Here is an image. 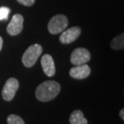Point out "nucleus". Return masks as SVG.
<instances>
[{
	"label": "nucleus",
	"mask_w": 124,
	"mask_h": 124,
	"mask_svg": "<svg viewBox=\"0 0 124 124\" xmlns=\"http://www.w3.org/2000/svg\"><path fill=\"white\" fill-rule=\"evenodd\" d=\"M91 69L87 64L76 65L69 70V75L76 79H84L90 75Z\"/></svg>",
	"instance_id": "obj_8"
},
{
	"label": "nucleus",
	"mask_w": 124,
	"mask_h": 124,
	"mask_svg": "<svg viewBox=\"0 0 124 124\" xmlns=\"http://www.w3.org/2000/svg\"><path fill=\"white\" fill-rule=\"evenodd\" d=\"M18 2L26 7H31L35 3L36 0H17Z\"/></svg>",
	"instance_id": "obj_14"
},
{
	"label": "nucleus",
	"mask_w": 124,
	"mask_h": 124,
	"mask_svg": "<svg viewBox=\"0 0 124 124\" xmlns=\"http://www.w3.org/2000/svg\"><path fill=\"white\" fill-rule=\"evenodd\" d=\"M60 91V85L56 81H45L37 86L36 98L40 102H48L54 99Z\"/></svg>",
	"instance_id": "obj_1"
},
{
	"label": "nucleus",
	"mask_w": 124,
	"mask_h": 124,
	"mask_svg": "<svg viewBox=\"0 0 124 124\" xmlns=\"http://www.w3.org/2000/svg\"><path fill=\"white\" fill-rule=\"evenodd\" d=\"M81 29L79 27H73L65 31L60 36V42L63 44H68L73 43L80 36Z\"/></svg>",
	"instance_id": "obj_7"
},
{
	"label": "nucleus",
	"mask_w": 124,
	"mask_h": 124,
	"mask_svg": "<svg viewBox=\"0 0 124 124\" xmlns=\"http://www.w3.org/2000/svg\"><path fill=\"white\" fill-rule=\"evenodd\" d=\"M19 87V83L15 78H10L5 83L3 88L2 90V97L5 101L10 102L14 99L18 89Z\"/></svg>",
	"instance_id": "obj_4"
},
{
	"label": "nucleus",
	"mask_w": 124,
	"mask_h": 124,
	"mask_svg": "<svg viewBox=\"0 0 124 124\" xmlns=\"http://www.w3.org/2000/svg\"><path fill=\"white\" fill-rule=\"evenodd\" d=\"M124 35L123 33L121 35H118L116 38H114L110 43V46L114 50H123L124 47Z\"/></svg>",
	"instance_id": "obj_11"
},
{
	"label": "nucleus",
	"mask_w": 124,
	"mask_h": 124,
	"mask_svg": "<svg viewBox=\"0 0 124 124\" xmlns=\"http://www.w3.org/2000/svg\"><path fill=\"white\" fill-rule=\"evenodd\" d=\"M2 44H3V40H2V38L0 36V51L2 48Z\"/></svg>",
	"instance_id": "obj_16"
},
{
	"label": "nucleus",
	"mask_w": 124,
	"mask_h": 124,
	"mask_svg": "<svg viewBox=\"0 0 124 124\" xmlns=\"http://www.w3.org/2000/svg\"><path fill=\"white\" fill-rule=\"evenodd\" d=\"M70 124H88V120L84 117L83 112L80 110H73L69 117Z\"/></svg>",
	"instance_id": "obj_10"
},
{
	"label": "nucleus",
	"mask_w": 124,
	"mask_h": 124,
	"mask_svg": "<svg viewBox=\"0 0 124 124\" xmlns=\"http://www.w3.org/2000/svg\"><path fill=\"white\" fill-rule=\"evenodd\" d=\"M68 25V18L64 15H57L52 17L48 24V30L49 33L57 35L65 30Z\"/></svg>",
	"instance_id": "obj_3"
},
{
	"label": "nucleus",
	"mask_w": 124,
	"mask_h": 124,
	"mask_svg": "<svg viewBox=\"0 0 124 124\" xmlns=\"http://www.w3.org/2000/svg\"><path fill=\"white\" fill-rule=\"evenodd\" d=\"M7 124H25L22 118L16 115H10L7 118Z\"/></svg>",
	"instance_id": "obj_12"
},
{
	"label": "nucleus",
	"mask_w": 124,
	"mask_h": 124,
	"mask_svg": "<svg viewBox=\"0 0 124 124\" xmlns=\"http://www.w3.org/2000/svg\"><path fill=\"white\" fill-rule=\"evenodd\" d=\"M43 51V47L39 44H33L28 47L23 54L22 62L26 67H31L35 65Z\"/></svg>",
	"instance_id": "obj_2"
},
{
	"label": "nucleus",
	"mask_w": 124,
	"mask_h": 124,
	"mask_svg": "<svg viewBox=\"0 0 124 124\" xmlns=\"http://www.w3.org/2000/svg\"><path fill=\"white\" fill-rule=\"evenodd\" d=\"M91 59V54L86 48L79 47L72 52L70 57L71 63L73 65H81L88 62Z\"/></svg>",
	"instance_id": "obj_5"
},
{
	"label": "nucleus",
	"mask_w": 124,
	"mask_h": 124,
	"mask_svg": "<svg viewBox=\"0 0 124 124\" xmlns=\"http://www.w3.org/2000/svg\"><path fill=\"white\" fill-rule=\"evenodd\" d=\"M23 27V17L19 14L13 15L11 21L7 27V31L10 35L15 36L21 33Z\"/></svg>",
	"instance_id": "obj_6"
},
{
	"label": "nucleus",
	"mask_w": 124,
	"mask_h": 124,
	"mask_svg": "<svg viewBox=\"0 0 124 124\" xmlns=\"http://www.w3.org/2000/svg\"><path fill=\"white\" fill-rule=\"evenodd\" d=\"M119 116L122 118V120H124V109H122L119 112Z\"/></svg>",
	"instance_id": "obj_15"
},
{
	"label": "nucleus",
	"mask_w": 124,
	"mask_h": 124,
	"mask_svg": "<svg viewBox=\"0 0 124 124\" xmlns=\"http://www.w3.org/2000/svg\"><path fill=\"white\" fill-rule=\"evenodd\" d=\"M41 67L43 68L44 72L48 77H52L56 73L54 60L50 54H44L41 59Z\"/></svg>",
	"instance_id": "obj_9"
},
{
	"label": "nucleus",
	"mask_w": 124,
	"mask_h": 124,
	"mask_svg": "<svg viewBox=\"0 0 124 124\" xmlns=\"http://www.w3.org/2000/svg\"><path fill=\"white\" fill-rule=\"evenodd\" d=\"M9 13H10V9L8 7H0V20L7 19Z\"/></svg>",
	"instance_id": "obj_13"
}]
</instances>
